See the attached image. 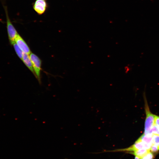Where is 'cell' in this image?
I'll return each instance as SVG.
<instances>
[{
  "label": "cell",
  "mask_w": 159,
  "mask_h": 159,
  "mask_svg": "<svg viewBox=\"0 0 159 159\" xmlns=\"http://www.w3.org/2000/svg\"><path fill=\"white\" fill-rule=\"evenodd\" d=\"M6 19L7 29L9 41L11 44L15 42V39L18 34L11 23L9 16L6 8L5 7Z\"/></svg>",
  "instance_id": "3957f363"
},
{
  "label": "cell",
  "mask_w": 159,
  "mask_h": 159,
  "mask_svg": "<svg viewBox=\"0 0 159 159\" xmlns=\"http://www.w3.org/2000/svg\"><path fill=\"white\" fill-rule=\"evenodd\" d=\"M22 60L31 72L35 76V73L33 69L32 62L29 54L23 52Z\"/></svg>",
  "instance_id": "8992f818"
},
{
  "label": "cell",
  "mask_w": 159,
  "mask_h": 159,
  "mask_svg": "<svg viewBox=\"0 0 159 159\" xmlns=\"http://www.w3.org/2000/svg\"><path fill=\"white\" fill-rule=\"evenodd\" d=\"M154 156L152 153L150 151L143 156L141 159H153Z\"/></svg>",
  "instance_id": "30bf717a"
},
{
  "label": "cell",
  "mask_w": 159,
  "mask_h": 159,
  "mask_svg": "<svg viewBox=\"0 0 159 159\" xmlns=\"http://www.w3.org/2000/svg\"><path fill=\"white\" fill-rule=\"evenodd\" d=\"M29 57L32 63L35 77L39 83H41L40 71L41 70V61L39 58L35 54L31 53Z\"/></svg>",
  "instance_id": "7a4b0ae2"
},
{
  "label": "cell",
  "mask_w": 159,
  "mask_h": 159,
  "mask_svg": "<svg viewBox=\"0 0 159 159\" xmlns=\"http://www.w3.org/2000/svg\"><path fill=\"white\" fill-rule=\"evenodd\" d=\"M135 159H141V158L139 157L135 156Z\"/></svg>",
  "instance_id": "4fadbf2b"
},
{
  "label": "cell",
  "mask_w": 159,
  "mask_h": 159,
  "mask_svg": "<svg viewBox=\"0 0 159 159\" xmlns=\"http://www.w3.org/2000/svg\"><path fill=\"white\" fill-rule=\"evenodd\" d=\"M47 7L46 0H36L33 6L34 10L39 15L43 14Z\"/></svg>",
  "instance_id": "277c9868"
},
{
  "label": "cell",
  "mask_w": 159,
  "mask_h": 159,
  "mask_svg": "<svg viewBox=\"0 0 159 159\" xmlns=\"http://www.w3.org/2000/svg\"><path fill=\"white\" fill-rule=\"evenodd\" d=\"M15 42L23 52L29 55L30 54L31 52L29 46L19 34L15 39Z\"/></svg>",
  "instance_id": "5b68a950"
},
{
  "label": "cell",
  "mask_w": 159,
  "mask_h": 159,
  "mask_svg": "<svg viewBox=\"0 0 159 159\" xmlns=\"http://www.w3.org/2000/svg\"><path fill=\"white\" fill-rule=\"evenodd\" d=\"M145 103V110L146 117L145 122V131L144 134L147 135H152L151 132L152 127L154 125L155 115L150 111L146 101Z\"/></svg>",
  "instance_id": "6da1fadb"
},
{
  "label": "cell",
  "mask_w": 159,
  "mask_h": 159,
  "mask_svg": "<svg viewBox=\"0 0 159 159\" xmlns=\"http://www.w3.org/2000/svg\"><path fill=\"white\" fill-rule=\"evenodd\" d=\"M159 150L157 146L155 145H153L151 147L150 149V151L151 152H155L158 151Z\"/></svg>",
  "instance_id": "8fae6325"
},
{
  "label": "cell",
  "mask_w": 159,
  "mask_h": 159,
  "mask_svg": "<svg viewBox=\"0 0 159 159\" xmlns=\"http://www.w3.org/2000/svg\"><path fill=\"white\" fill-rule=\"evenodd\" d=\"M150 151V150L145 149H143L137 150L131 153H130L141 158L143 156Z\"/></svg>",
  "instance_id": "52a82bcc"
},
{
  "label": "cell",
  "mask_w": 159,
  "mask_h": 159,
  "mask_svg": "<svg viewBox=\"0 0 159 159\" xmlns=\"http://www.w3.org/2000/svg\"><path fill=\"white\" fill-rule=\"evenodd\" d=\"M154 125L157 127H159V116L155 115Z\"/></svg>",
  "instance_id": "7c38bea8"
},
{
  "label": "cell",
  "mask_w": 159,
  "mask_h": 159,
  "mask_svg": "<svg viewBox=\"0 0 159 159\" xmlns=\"http://www.w3.org/2000/svg\"><path fill=\"white\" fill-rule=\"evenodd\" d=\"M159 143V135L153 134L152 136L153 145H157Z\"/></svg>",
  "instance_id": "9c48e42d"
},
{
  "label": "cell",
  "mask_w": 159,
  "mask_h": 159,
  "mask_svg": "<svg viewBox=\"0 0 159 159\" xmlns=\"http://www.w3.org/2000/svg\"><path fill=\"white\" fill-rule=\"evenodd\" d=\"M11 44L13 45L16 54L18 57L22 60L23 55V52L15 42H13Z\"/></svg>",
  "instance_id": "ba28073f"
}]
</instances>
